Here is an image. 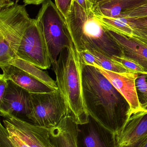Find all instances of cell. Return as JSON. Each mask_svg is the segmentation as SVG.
I'll list each match as a JSON object with an SVG mask.
<instances>
[{"label": "cell", "mask_w": 147, "mask_h": 147, "mask_svg": "<svg viewBox=\"0 0 147 147\" xmlns=\"http://www.w3.org/2000/svg\"><path fill=\"white\" fill-rule=\"evenodd\" d=\"M87 11H93L94 5L89 0H74Z\"/></svg>", "instance_id": "29"}, {"label": "cell", "mask_w": 147, "mask_h": 147, "mask_svg": "<svg viewBox=\"0 0 147 147\" xmlns=\"http://www.w3.org/2000/svg\"><path fill=\"white\" fill-rule=\"evenodd\" d=\"M146 3H147V0H97L96 3L94 5V8L101 9L116 5L122 12Z\"/></svg>", "instance_id": "19"}, {"label": "cell", "mask_w": 147, "mask_h": 147, "mask_svg": "<svg viewBox=\"0 0 147 147\" xmlns=\"http://www.w3.org/2000/svg\"><path fill=\"white\" fill-rule=\"evenodd\" d=\"M127 19L132 27L147 29V17L128 18Z\"/></svg>", "instance_id": "26"}, {"label": "cell", "mask_w": 147, "mask_h": 147, "mask_svg": "<svg viewBox=\"0 0 147 147\" xmlns=\"http://www.w3.org/2000/svg\"><path fill=\"white\" fill-rule=\"evenodd\" d=\"M14 4V2L11 0H0V11L10 7Z\"/></svg>", "instance_id": "30"}, {"label": "cell", "mask_w": 147, "mask_h": 147, "mask_svg": "<svg viewBox=\"0 0 147 147\" xmlns=\"http://www.w3.org/2000/svg\"><path fill=\"white\" fill-rule=\"evenodd\" d=\"M95 67L98 69L127 101L130 106V117L132 115L145 111L139 101L136 89V80L139 74L117 73L107 70L100 66Z\"/></svg>", "instance_id": "10"}, {"label": "cell", "mask_w": 147, "mask_h": 147, "mask_svg": "<svg viewBox=\"0 0 147 147\" xmlns=\"http://www.w3.org/2000/svg\"><path fill=\"white\" fill-rule=\"evenodd\" d=\"M33 20L24 5L15 3L0 11V40L5 42L16 55L24 33Z\"/></svg>", "instance_id": "7"}, {"label": "cell", "mask_w": 147, "mask_h": 147, "mask_svg": "<svg viewBox=\"0 0 147 147\" xmlns=\"http://www.w3.org/2000/svg\"><path fill=\"white\" fill-rule=\"evenodd\" d=\"M23 71L33 78L45 84L54 89H58L56 81H54L42 69L36 67L25 60L16 57L11 63Z\"/></svg>", "instance_id": "17"}, {"label": "cell", "mask_w": 147, "mask_h": 147, "mask_svg": "<svg viewBox=\"0 0 147 147\" xmlns=\"http://www.w3.org/2000/svg\"><path fill=\"white\" fill-rule=\"evenodd\" d=\"M0 147H14L8 138L6 128L1 123L0 125Z\"/></svg>", "instance_id": "27"}, {"label": "cell", "mask_w": 147, "mask_h": 147, "mask_svg": "<svg viewBox=\"0 0 147 147\" xmlns=\"http://www.w3.org/2000/svg\"><path fill=\"white\" fill-rule=\"evenodd\" d=\"M94 13L104 27L108 31L128 38H132L133 34V28L131 26L127 18L109 17L104 15L100 12H94Z\"/></svg>", "instance_id": "16"}, {"label": "cell", "mask_w": 147, "mask_h": 147, "mask_svg": "<svg viewBox=\"0 0 147 147\" xmlns=\"http://www.w3.org/2000/svg\"><path fill=\"white\" fill-rule=\"evenodd\" d=\"M119 17L127 19L147 17V3L123 10Z\"/></svg>", "instance_id": "23"}, {"label": "cell", "mask_w": 147, "mask_h": 147, "mask_svg": "<svg viewBox=\"0 0 147 147\" xmlns=\"http://www.w3.org/2000/svg\"><path fill=\"white\" fill-rule=\"evenodd\" d=\"M147 140V112L132 115L116 134V147H140Z\"/></svg>", "instance_id": "11"}, {"label": "cell", "mask_w": 147, "mask_h": 147, "mask_svg": "<svg viewBox=\"0 0 147 147\" xmlns=\"http://www.w3.org/2000/svg\"><path fill=\"white\" fill-rule=\"evenodd\" d=\"M30 111V94L8 80L7 87L0 98V112L3 118L9 116L22 119Z\"/></svg>", "instance_id": "9"}, {"label": "cell", "mask_w": 147, "mask_h": 147, "mask_svg": "<svg viewBox=\"0 0 147 147\" xmlns=\"http://www.w3.org/2000/svg\"><path fill=\"white\" fill-rule=\"evenodd\" d=\"M89 1L91 3H92L93 5H94L96 3L97 0H89Z\"/></svg>", "instance_id": "32"}, {"label": "cell", "mask_w": 147, "mask_h": 147, "mask_svg": "<svg viewBox=\"0 0 147 147\" xmlns=\"http://www.w3.org/2000/svg\"><path fill=\"white\" fill-rule=\"evenodd\" d=\"M81 63L83 95L90 117L117 134L130 117L129 104L97 68Z\"/></svg>", "instance_id": "1"}, {"label": "cell", "mask_w": 147, "mask_h": 147, "mask_svg": "<svg viewBox=\"0 0 147 147\" xmlns=\"http://www.w3.org/2000/svg\"><path fill=\"white\" fill-rule=\"evenodd\" d=\"M140 147H147V140L145 143H143L142 146H141Z\"/></svg>", "instance_id": "33"}, {"label": "cell", "mask_w": 147, "mask_h": 147, "mask_svg": "<svg viewBox=\"0 0 147 147\" xmlns=\"http://www.w3.org/2000/svg\"><path fill=\"white\" fill-rule=\"evenodd\" d=\"M74 0H55V4L65 19L69 15Z\"/></svg>", "instance_id": "24"}, {"label": "cell", "mask_w": 147, "mask_h": 147, "mask_svg": "<svg viewBox=\"0 0 147 147\" xmlns=\"http://www.w3.org/2000/svg\"><path fill=\"white\" fill-rule=\"evenodd\" d=\"M1 68L3 71L2 74L7 79L11 80L30 93H45L56 90L31 77L14 65H7Z\"/></svg>", "instance_id": "14"}, {"label": "cell", "mask_w": 147, "mask_h": 147, "mask_svg": "<svg viewBox=\"0 0 147 147\" xmlns=\"http://www.w3.org/2000/svg\"><path fill=\"white\" fill-rule=\"evenodd\" d=\"M18 1H19V0H16V3L18 2Z\"/></svg>", "instance_id": "34"}, {"label": "cell", "mask_w": 147, "mask_h": 147, "mask_svg": "<svg viewBox=\"0 0 147 147\" xmlns=\"http://www.w3.org/2000/svg\"><path fill=\"white\" fill-rule=\"evenodd\" d=\"M111 58L121 64L129 72L147 74L140 65L132 59L124 56L123 53L121 56H114Z\"/></svg>", "instance_id": "21"}, {"label": "cell", "mask_w": 147, "mask_h": 147, "mask_svg": "<svg viewBox=\"0 0 147 147\" xmlns=\"http://www.w3.org/2000/svg\"><path fill=\"white\" fill-rule=\"evenodd\" d=\"M16 56L41 69L51 67L52 63L45 41L35 19L26 30Z\"/></svg>", "instance_id": "8"}, {"label": "cell", "mask_w": 147, "mask_h": 147, "mask_svg": "<svg viewBox=\"0 0 147 147\" xmlns=\"http://www.w3.org/2000/svg\"><path fill=\"white\" fill-rule=\"evenodd\" d=\"M30 94V111L26 118L32 123L51 128L67 115L66 102L58 89L49 92Z\"/></svg>", "instance_id": "5"}, {"label": "cell", "mask_w": 147, "mask_h": 147, "mask_svg": "<svg viewBox=\"0 0 147 147\" xmlns=\"http://www.w3.org/2000/svg\"><path fill=\"white\" fill-rule=\"evenodd\" d=\"M45 41L52 64L72 40L66 20L55 3L46 0L35 18Z\"/></svg>", "instance_id": "4"}, {"label": "cell", "mask_w": 147, "mask_h": 147, "mask_svg": "<svg viewBox=\"0 0 147 147\" xmlns=\"http://www.w3.org/2000/svg\"><path fill=\"white\" fill-rule=\"evenodd\" d=\"M136 86L142 108L147 112V74H139L136 80Z\"/></svg>", "instance_id": "20"}, {"label": "cell", "mask_w": 147, "mask_h": 147, "mask_svg": "<svg viewBox=\"0 0 147 147\" xmlns=\"http://www.w3.org/2000/svg\"><path fill=\"white\" fill-rule=\"evenodd\" d=\"M3 122L14 147H55L50 138V128L13 116L5 117Z\"/></svg>", "instance_id": "6"}, {"label": "cell", "mask_w": 147, "mask_h": 147, "mask_svg": "<svg viewBox=\"0 0 147 147\" xmlns=\"http://www.w3.org/2000/svg\"><path fill=\"white\" fill-rule=\"evenodd\" d=\"M79 147H116V134L90 117L89 121L79 125Z\"/></svg>", "instance_id": "12"}, {"label": "cell", "mask_w": 147, "mask_h": 147, "mask_svg": "<svg viewBox=\"0 0 147 147\" xmlns=\"http://www.w3.org/2000/svg\"><path fill=\"white\" fill-rule=\"evenodd\" d=\"M8 45L4 41L0 40V67L11 65V62L16 57Z\"/></svg>", "instance_id": "22"}, {"label": "cell", "mask_w": 147, "mask_h": 147, "mask_svg": "<svg viewBox=\"0 0 147 147\" xmlns=\"http://www.w3.org/2000/svg\"><path fill=\"white\" fill-rule=\"evenodd\" d=\"M46 0H23L26 4H34L39 5L44 2Z\"/></svg>", "instance_id": "31"}, {"label": "cell", "mask_w": 147, "mask_h": 147, "mask_svg": "<svg viewBox=\"0 0 147 147\" xmlns=\"http://www.w3.org/2000/svg\"><path fill=\"white\" fill-rule=\"evenodd\" d=\"M8 80L2 74L0 75V98L4 95L7 87Z\"/></svg>", "instance_id": "28"}, {"label": "cell", "mask_w": 147, "mask_h": 147, "mask_svg": "<svg viewBox=\"0 0 147 147\" xmlns=\"http://www.w3.org/2000/svg\"><path fill=\"white\" fill-rule=\"evenodd\" d=\"M131 38L147 47V29L133 28V34Z\"/></svg>", "instance_id": "25"}, {"label": "cell", "mask_w": 147, "mask_h": 147, "mask_svg": "<svg viewBox=\"0 0 147 147\" xmlns=\"http://www.w3.org/2000/svg\"><path fill=\"white\" fill-rule=\"evenodd\" d=\"M77 51H95L109 57L122 54L121 48L93 11H87L74 1L66 19Z\"/></svg>", "instance_id": "2"}, {"label": "cell", "mask_w": 147, "mask_h": 147, "mask_svg": "<svg viewBox=\"0 0 147 147\" xmlns=\"http://www.w3.org/2000/svg\"><path fill=\"white\" fill-rule=\"evenodd\" d=\"M56 77L58 88L63 94L67 106V115L78 125L89 121L83 95L82 63L72 41L68 48L61 51L52 64Z\"/></svg>", "instance_id": "3"}, {"label": "cell", "mask_w": 147, "mask_h": 147, "mask_svg": "<svg viewBox=\"0 0 147 147\" xmlns=\"http://www.w3.org/2000/svg\"><path fill=\"white\" fill-rule=\"evenodd\" d=\"M79 127L66 115L59 123L50 128L51 140L55 147H79Z\"/></svg>", "instance_id": "13"}, {"label": "cell", "mask_w": 147, "mask_h": 147, "mask_svg": "<svg viewBox=\"0 0 147 147\" xmlns=\"http://www.w3.org/2000/svg\"><path fill=\"white\" fill-rule=\"evenodd\" d=\"M96 59V65L94 67L100 66L103 69L117 73L130 72L119 62L114 60L96 51H91Z\"/></svg>", "instance_id": "18"}, {"label": "cell", "mask_w": 147, "mask_h": 147, "mask_svg": "<svg viewBox=\"0 0 147 147\" xmlns=\"http://www.w3.org/2000/svg\"><path fill=\"white\" fill-rule=\"evenodd\" d=\"M123 54L140 65L147 73V47L131 38L108 31Z\"/></svg>", "instance_id": "15"}]
</instances>
